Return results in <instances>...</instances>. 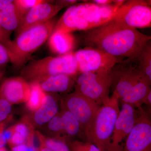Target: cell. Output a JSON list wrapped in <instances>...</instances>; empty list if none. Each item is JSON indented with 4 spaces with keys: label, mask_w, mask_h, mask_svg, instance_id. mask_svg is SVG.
<instances>
[{
    "label": "cell",
    "mask_w": 151,
    "mask_h": 151,
    "mask_svg": "<svg viewBox=\"0 0 151 151\" xmlns=\"http://www.w3.org/2000/svg\"><path fill=\"white\" fill-rule=\"evenodd\" d=\"M3 74H4V72L1 70V68H0V79L2 77Z\"/></svg>",
    "instance_id": "40"
},
{
    "label": "cell",
    "mask_w": 151,
    "mask_h": 151,
    "mask_svg": "<svg viewBox=\"0 0 151 151\" xmlns=\"http://www.w3.org/2000/svg\"><path fill=\"white\" fill-rule=\"evenodd\" d=\"M56 4L61 6L63 8L68 6H72L75 4L77 2V1L76 0H60L56 1Z\"/></svg>",
    "instance_id": "31"
},
{
    "label": "cell",
    "mask_w": 151,
    "mask_h": 151,
    "mask_svg": "<svg viewBox=\"0 0 151 151\" xmlns=\"http://www.w3.org/2000/svg\"><path fill=\"white\" fill-rule=\"evenodd\" d=\"M146 104L148 105H151V89L149 91L148 93L146 95L143 101V104Z\"/></svg>",
    "instance_id": "37"
},
{
    "label": "cell",
    "mask_w": 151,
    "mask_h": 151,
    "mask_svg": "<svg viewBox=\"0 0 151 151\" xmlns=\"http://www.w3.org/2000/svg\"><path fill=\"white\" fill-rule=\"evenodd\" d=\"M49 129L56 133L64 132L63 124L60 115H56L48 122Z\"/></svg>",
    "instance_id": "25"
},
{
    "label": "cell",
    "mask_w": 151,
    "mask_h": 151,
    "mask_svg": "<svg viewBox=\"0 0 151 151\" xmlns=\"http://www.w3.org/2000/svg\"><path fill=\"white\" fill-rule=\"evenodd\" d=\"M84 40L89 47L97 49L111 56L133 59L151 41V37L138 29L111 21L87 31Z\"/></svg>",
    "instance_id": "1"
},
{
    "label": "cell",
    "mask_w": 151,
    "mask_h": 151,
    "mask_svg": "<svg viewBox=\"0 0 151 151\" xmlns=\"http://www.w3.org/2000/svg\"><path fill=\"white\" fill-rule=\"evenodd\" d=\"M92 2L95 4L100 6L108 5L113 3L112 0H94Z\"/></svg>",
    "instance_id": "33"
},
{
    "label": "cell",
    "mask_w": 151,
    "mask_h": 151,
    "mask_svg": "<svg viewBox=\"0 0 151 151\" xmlns=\"http://www.w3.org/2000/svg\"><path fill=\"white\" fill-rule=\"evenodd\" d=\"M60 116L64 132L71 136L78 134L81 131V127L79 122L73 114L66 108V110L63 112Z\"/></svg>",
    "instance_id": "21"
},
{
    "label": "cell",
    "mask_w": 151,
    "mask_h": 151,
    "mask_svg": "<svg viewBox=\"0 0 151 151\" xmlns=\"http://www.w3.org/2000/svg\"><path fill=\"white\" fill-rule=\"evenodd\" d=\"M14 1L12 0H0V12Z\"/></svg>",
    "instance_id": "34"
},
{
    "label": "cell",
    "mask_w": 151,
    "mask_h": 151,
    "mask_svg": "<svg viewBox=\"0 0 151 151\" xmlns=\"http://www.w3.org/2000/svg\"><path fill=\"white\" fill-rule=\"evenodd\" d=\"M38 151H51L49 149L47 148L46 147H45L44 146L41 147L40 149Z\"/></svg>",
    "instance_id": "39"
},
{
    "label": "cell",
    "mask_w": 151,
    "mask_h": 151,
    "mask_svg": "<svg viewBox=\"0 0 151 151\" xmlns=\"http://www.w3.org/2000/svg\"><path fill=\"white\" fill-rule=\"evenodd\" d=\"M26 139V138H25L20 134L16 132H14L13 133L12 137L9 142L12 145H14L15 147V146L23 145L25 142Z\"/></svg>",
    "instance_id": "28"
},
{
    "label": "cell",
    "mask_w": 151,
    "mask_h": 151,
    "mask_svg": "<svg viewBox=\"0 0 151 151\" xmlns=\"http://www.w3.org/2000/svg\"><path fill=\"white\" fill-rule=\"evenodd\" d=\"M12 151H37V150L31 145H27L23 144L13 147Z\"/></svg>",
    "instance_id": "30"
},
{
    "label": "cell",
    "mask_w": 151,
    "mask_h": 151,
    "mask_svg": "<svg viewBox=\"0 0 151 151\" xmlns=\"http://www.w3.org/2000/svg\"><path fill=\"white\" fill-rule=\"evenodd\" d=\"M58 110V105L54 97L50 94H45L41 105L35 113V122L40 126L46 124L57 115Z\"/></svg>",
    "instance_id": "18"
},
{
    "label": "cell",
    "mask_w": 151,
    "mask_h": 151,
    "mask_svg": "<svg viewBox=\"0 0 151 151\" xmlns=\"http://www.w3.org/2000/svg\"><path fill=\"white\" fill-rule=\"evenodd\" d=\"M12 111L10 103L0 97V124L8 118Z\"/></svg>",
    "instance_id": "26"
},
{
    "label": "cell",
    "mask_w": 151,
    "mask_h": 151,
    "mask_svg": "<svg viewBox=\"0 0 151 151\" xmlns=\"http://www.w3.org/2000/svg\"><path fill=\"white\" fill-rule=\"evenodd\" d=\"M13 132L12 130L7 129L4 130L3 132V134L7 142H9L12 137V135Z\"/></svg>",
    "instance_id": "35"
},
{
    "label": "cell",
    "mask_w": 151,
    "mask_h": 151,
    "mask_svg": "<svg viewBox=\"0 0 151 151\" xmlns=\"http://www.w3.org/2000/svg\"><path fill=\"white\" fill-rule=\"evenodd\" d=\"M137 80L132 90L122 102L130 104L134 107L141 108L143 101L146 95L151 90L150 82L139 73Z\"/></svg>",
    "instance_id": "17"
},
{
    "label": "cell",
    "mask_w": 151,
    "mask_h": 151,
    "mask_svg": "<svg viewBox=\"0 0 151 151\" xmlns=\"http://www.w3.org/2000/svg\"><path fill=\"white\" fill-rule=\"evenodd\" d=\"M139 109L134 126L122 151H151V120L142 108Z\"/></svg>",
    "instance_id": "10"
},
{
    "label": "cell",
    "mask_w": 151,
    "mask_h": 151,
    "mask_svg": "<svg viewBox=\"0 0 151 151\" xmlns=\"http://www.w3.org/2000/svg\"><path fill=\"white\" fill-rule=\"evenodd\" d=\"M49 1H46L37 5L24 16L16 30L17 35L30 27L50 20L63 9L57 5L50 4Z\"/></svg>",
    "instance_id": "12"
},
{
    "label": "cell",
    "mask_w": 151,
    "mask_h": 151,
    "mask_svg": "<svg viewBox=\"0 0 151 151\" xmlns=\"http://www.w3.org/2000/svg\"><path fill=\"white\" fill-rule=\"evenodd\" d=\"M46 1L43 0H15L14 1V4L23 17L31 9Z\"/></svg>",
    "instance_id": "22"
},
{
    "label": "cell",
    "mask_w": 151,
    "mask_h": 151,
    "mask_svg": "<svg viewBox=\"0 0 151 151\" xmlns=\"http://www.w3.org/2000/svg\"><path fill=\"white\" fill-rule=\"evenodd\" d=\"M71 151H100L99 149L91 142L74 141L69 145Z\"/></svg>",
    "instance_id": "24"
},
{
    "label": "cell",
    "mask_w": 151,
    "mask_h": 151,
    "mask_svg": "<svg viewBox=\"0 0 151 151\" xmlns=\"http://www.w3.org/2000/svg\"><path fill=\"white\" fill-rule=\"evenodd\" d=\"M0 32L4 34L6 36H7L4 33V32H3L2 31V30L1 29V27H0ZM7 37H8L9 38V37H8V36H7Z\"/></svg>",
    "instance_id": "42"
},
{
    "label": "cell",
    "mask_w": 151,
    "mask_h": 151,
    "mask_svg": "<svg viewBox=\"0 0 151 151\" xmlns=\"http://www.w3.org/2000/svg\"><path fill=\"white\" fill-rule=\"evenodd\" d=\"M65 108L79 122L86 139L89 137L100 105L76 92L68 94L64 100Z\"/></svg>",
    "instance_id": "8"
},
{
    "label": "cell",
    "mask_w": 151,
    "mask_h": 151,
    "mask_svg": "<svg viewBox=\"0 0 151 151\" xmlns=\"http://www.w3.org/2000/svg\"><path fill=\"white\" fill-rule=\"evenodd\" d=\"M22 18L14 1L0 12V27L9 37L11 33L17 29Z\"/></svg>",
    "instance_id": "16"
},
{
    "label": "cell",
    "mask_w": 151,
    "mask_h": 151,
    "mask_svg": "<svg viewBox=\"0 0 151 151\" xmlns=\"http://www.w3.org/2000/svg\"><path fill=\"white\" fill-rule=\"evenodd\" d=\"M0 151H7V150L5 147H4L0 148Z\"/></svg>",
    "instance_id": "41"
},
{
    "label": "cell",
    "mask_w": 151,
    "mask_h": 151,
    "mask_svg": "<svg viewBox=\"0 0 151 151\" xmlns=\"http://www.w3.org/2000/svg\"><path fill=\"white\" fill-rule=\"evenodd\" d=\"M4 125L3 123L0 124V148L4 147L6 144L7 141L6 140L3 134L4 132Z\"/></svg>",
    "instance_id": "32"
},
{
    "label": "cell",
    "mask_w": 151,
    "mask_h": 151,
    "mask_svg": "<svg viewBox=\"0 0 151 151\" xmlns=\"http://www.w3.org/2000/svg\"><path fill=\"white\" fill-rule=\"evenodd\" d=\"M74 55L80 73L108 71L123 60L91 47L76 52Z\"/></svg>",
    "instance_id": "9"
},
{
    "label": "cell",
    "mask_w": 151,
    "mask_h": 151,
    "mask_svg": "<svg viewBox=\"0 0 151 151\" xmlns=\"http://www.w3.org/2000/svg\"><path fill=\"white\" fill-rule=\"evenodd\" d=\"M55 24L52 19L27 29L18 35L15 39L8 42L4 46L13 65L17 68L24 65L32 53L47 40Z\"/></svg>",
    "instance_id": "3"
},
{
    "label": "cell",
    "mask_w": 151,
    "mask_h": 151,
    "mask_svg": "<svg viewBox=\"0 0 151 151\" xmlns=\"http://www.w3.org/2000/svg\"><path fill=\"white\" fill-rule=\"evenodd\" d=\"M44 144L51 151H71L69 145L63 140L48 139L45 141Z\"/></svg>",
    "instance_id": "23"
},
{
    "label": "cell",
    "mask_w": 151,
    "mask_h": 151,
    "mask_svg": "<svg viewBox=\"0 0 151 151\" xmlns=\"http://www.w3.org/2000/svg\"><path fill=\"white\" fill-rule=\"evenodd\" d=\"M35 82L44 92H63L69 91L74 84L72 77L65 74H57L37 78Z\"/></svg>",
    "instance_id": "14"
},
{
    "label": "cell",
    "mask_w": 151,
    "mask_h": 151,
    "mask_svg": "<svg viewBox=\"0 0 151 151\" xmlns=\"http://www.w3.org/2000/svg\"><path fill=\"white\" fill-rule=\"evenodd\" d=\"M75 42V37L71 33L53 31L49 37L50 49L59 55L72 52Z\"/></svg>",
    "instance_id": "15"
},
{
    "label": "cell",
    "mask_w": 151,
    "mask_h": 151,
    "mask_svg": "<svg viewBox=\"0 0 151 151\" xmlns=\"http://www.w3.org/2000/svg\"><path fill=\"white\" fill-rule=\"evenodd\" d=\"M116 120L109 151H122L123 145L134 126L137 112L130 104L123 103Z\"/></svg>",
    "instance_id": "11"
},
{
    "label": "cell",
    "mask_w": 151,
    "mask_h": 151,
    "mask_svg": "<svg viewBox=\"0 0 151 151\" xmlns=\"http://www.w3.org/2000/svg\"><path fill=\"white\" fill-rule=\"evenodd\" d=\"M30 86L24 78H8L0 86V97L10 104L26 102L29 97Z\"/></svg>",
    "instance_id": "13"
},
{
    "label": "cell",
    "mask_w": 151,
    "mask_h": 151,
    "mask_svg": "<svg viewBox=\"0 0 151 151\" xmlns=\"http://www.w3.org/2000/svg\"><path fill=\"white\" fill-rule=\"evenodd\" d=\"M126 1H124V0H114L113 1V4L119 7L123 5Z\"/></svg>",
    "instance_id": "38"
},
{
    "label": "cell",
    "mask_w": 151,
    "mask_h": 151,
    "mask_svg": "<svg viewBox=\"0 0 151 151\" xmlns=\"http://www.w3.org/2000/svg\"><path fill=\"white\" fill-rule=\"evenodd\" d=\"M10 40L9 38L6 36L4 34L0 32V43L4 45L8 42Z\"/></svg>",
    "instance_id": "36"
},
{
    "label": "cell",
    "mask_w": 151,
    "mask_h": 151,
    "mask_svg": "<svg viewBox=\"0 0 151 151\" xmlns=\"http://www.w3.org/2000/svg\"><path fill=\"white\" fill-rule=\"evenodd\" d=\"M111 21L136 29L150 27L151 1H126L119 7Z\"/></svg>",
    "instance_id": "7"
},
{
    "label": "cell",
    "mask_w": 151,
    "mask_h": 151,
    "mask_svg": "<svg viewBox=\"0 0 151 151\" xmlns=\"http://www.w3.org/2000/svg\"><path fill=\"white\" fill-rule=\"evenodd\" d=\"M114 67L103 72L80 73L76 80V91L102 105L110 97V88L114 81Z\"/></svg>",
    "instance_id": "6"
},
{
    "label": "cell",
    "mask_w": 151,
    "mask_h": 151,
    "mask_svg": "<svg viewBox=\"0 0 151 151\" xmlns=\"http://www.w3.org/2000/svg\"><path fill=\"white\" fill-rule=\"evenodd\" d=\"M29 97L27 100L28 108L32 111H36L41 105L45 95L44 91L40 85L35 82H31Z\"/></svg>",
    "instance_id": "20"
},
{
    "label": "cell",
    "mask_w": 151,
    "mask_h": 151,
    "mask_svg": "<svg viewBox=\"0 0 151 151\" xmlns=\"http://www.w3.org/2000/svg\"><path fill=\"white\" fill-rule=\"evenodd\" d=\"M138 72L151 83V43L148 42L135 58Z\"/></svg>",
    "instance_id": "19"
},
{
    "label": "cell",
    "mask_w": 151,
    "mask_h": 151,
    "mask_svg": "<svg viewBox=\"0 0 151 151\" xmlns=\"http://www.w3.org/2000/svg\"><path fill=\"white\" fill-rule=\"evenodd\" d=\"M119 8L113 4L105 6L90 2L75 4L66 10L53 31L71 33L96 28L111 21Z\"/></svg>",
    "instance_id": "2"
},
{
    "label": "cell",
    "mask_w": 151,
    "mask_h": 151,
    "mask_svg": "<svg viewBox=\"0 0 151 151\" xmlns=\"http://www.w3.org/2000/svg\"><path fill=\"white\" fill-rule=\"evenodd\" d=\"M9 61L6 49L3 45L0 43V68L4 67Z\"/></svg>",
    "instance_id": "27"
},
{
    "label": "cell",
    "mask_w": 151,
    "mask_h": 151,
    "mask_svg": "<svg viewBox=\"0 0 151 151\" xmlns=\"http://www.w3.org/2000/svg\"><path fill=\"white\" fill-rule=\"evenodd\" d=\"M119 99L113 94L100 105L86 141L97 146L100 151H109L111 138L120 109Z\"/></svg>",
    "instance_id": "4"
},
{
    "label": "cell",
    "mask_w": 151,
    "mask_h": 151,
    "mask_svg": "<svg viewBox=\"0 0 151 151\" xmlns=\"http://www.w3.org/2000/svg\"><path fill=\"white\" fill-rule=\"evenodd\" d=\"M79 73L74 52L33 60L25 65L21 71L22 76L31 82L49 76L63 74L73 77Z\"/></svg>",
    "instance_id": "5"
},
{
    "label": "cell",
    "mask_w": 151,
    "mask_h": 151,
    "mask_svg": "<svg viewBox=\"0 0 151 151\" xmlns=\"http://www.w3.org/2000/svg\"><path fill=\"white\" fill-rule=\"evenodd\" d=\"M14 130L15 132L20 134L26 139L28 137L29 133V129L25 124H17L16 126L14 127Z\"/></svg>",
    "instance_id": "29"
}]
</instances>
